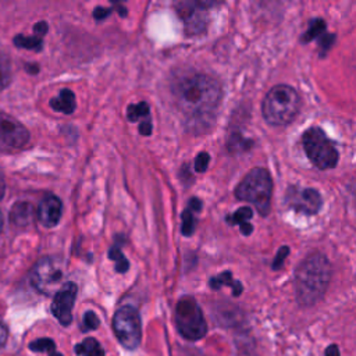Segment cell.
<instances>
[{
  "label": "cell",
  "instance_id": "19",
  "mask_svg": "<svg viewBox=\"0 0 356 356\" xmlns=\"http://www.w3.org/2000/svg\"><path fill=\"white\" fill-rule=\"evenodd\" d=\"M11 76H13L11 60L6 53L0 51V90L6 89L10 85Z\"/></svg>",
  "mask_w": 356,
  "mask_h": 356
},
{
  "label": "cell",
  "instance_id": "29",
  "mask_svg": "<svg viewBox=\"0 0 356 356\" xmlns=\"http://www.w3.org/2000/svg\"><path fill=\"white\" fill-rule=\"evenodd\" d=\"M288 254H289V248H288V246H281V248L278 249V252H277V256H275L274 261H273V268H274V270L280 268V267L282 266V261L285 260V257H286Z\"/></svg>",
  "mask_w": 356,
  "mask_h": 356
},
{
  "label": "cell",
  "instance_id": "6",
  "mask_svg": "<svg viewBox=\"0 0 356 356\" xmlns=\"http://www.w3.org/2000/svg\"><path fill=\"white\" fill-rule=\"evenodd\" d=\"M174 318L179 334L189 341H197L207 332V324L202 309L191 296H185L178 300Z\"/></svg>",
  "mask_w": 356,
  "mask_h": 356
},
{
  "label": "cell",
  "instance_id": "36",
  "mask_svg": "<svg viewBox=\"0 0 356 356\" xmlns=\"http://www.w3.org/2000/svg\"><path fill=\"white\" fill-rule=\"evenodd\" d=\"M49 356H63V355H61V353H58V352H56V350H54V352H51V353H50V355H49Z\"/></svg>",
  "mask_w": 356,
  "mask_h": 356
},
{
  "label": "cell",
  "instance_id": "12",
  "mask_svg": "<svg viewBox=\"0 0 356 356\" xmlns=\"http://www.w3.org/2000/svg\"><path fill=\"white\" fill-rule=\"evenodd\" d=\"M211 6L210 3H181L177 6L178 14L182 18V21L186 25V29L191 32H200L204 29L206 26V19L203 17V13L206 11V8Z\"/></svg>",
  "mask_w": 356,
  "mask_h": 356
},
{
  "label": "cell",
  "instance_id": "3",
  "mask_svg": "<svg viewBox=\"0 0 356 356\" xmlns=\"http://www.w3.org/2000/svg\"><path fill=\"white\" fill-rule=\"evenodd\" d=\"M300 108V97L289 85H275L264 96L261 113L264 120L277 127L291 124Z\"/></svg>",
  "mask_w": 356,
  "mask_h": 356
},
{
  "label": "cell",
  "instance_id": "8",
  "mask_svg": "<svg viewBox=\"0 0 356 356\" xmlns=\"http://www.w3.org/2000/svg\"><path fill=\"white\" fill-rule=\"evenodd\" d=\"M113 328L114 334L117 335L120 343L134 350L139 346L142 338V328H140V317L135 307L132 306H122L120 307L113 318Z\"/></svg>",
  "mask_w": 356,
  "mask_h": 356
},
{
  "label": "cell",
  "instance_id": "1",
  "mask_svg": "<svg viewBox=\"0 0 356 356\" xmlns=\"http://www.w3.org/2000/svg\"><path fill=\"white\" fill-rule=\"evenodd\" d=\"M177 110L192 129H204L213 121L222 97L220 82L202 72H182L171 81Z\"/></svg>",
  "mask_w": 356,
  "mask_h": 356
},
{
  "label": "cell",
  "instance_id": "21",
  "mask_svg": "<svg viewBox=\"0 0 356 356\" xmlns=\"http://www.w3.org/2000/svg\"><path fill=\"white\" fill-rule=\"evenodd\" d=\"M325 33V24L323 19H313L310 22V26L306 32V35L303 36V42H309L312 39H316L320 35Z\"/></svg>",
  "mask_w": 356,
  "mask_h": 356
},
{
  "label": "cell",
  "instance_id": "11",
  "mask_svg": "<svg viewBox=\"0 0 356 356\" xmlns=\"http://www.w3.org/2000/svg\"><path fill=\"white\" fill-rule=\"evenodd\" d=\"M78 288L74 282L68 281L56 292L51 302V313L63 325H70L72 321V307L76 298Z\"/></svg>",
  "mask_w": 356,
  "mask_h": 356
},
{
  "label": "cell",
  "instance_id": "23",
  "mask_svg": "<svg viewBox=\"0 0 356 356\" xmlns=\"http://www.w3.org/2000/svg\"><path fill=\"white\" fill-rule=\"evenodd\" d=\"M29 349L33 352H49L50 355L56 350V343L50 338H39L29 343Z\"/></svg>",
  "mask_w": 356,
  "mask_h": 356
},
{
  "label": "cell",
  "instance_id": "9",
  "mask_svg": "<svg viewBox=\"0 0 356 356\" xmlns=\"http://www.w3.org/2000/svg\"><path fill=\"white\" fill-rule=\"evenodd\" d=\"M29 142V131L14 117L0 111V152L14 153Z\"/></svg>",
  "mask_w": 356,
  "mask_h": 356
},
{
  "label": "cell",
  "instance_id": "4",
  "mask_svg": "<svg viewBox=\"0 0 356 356\" xmlns=\"http://www.w3.org/2000/svg\"><path fill=\"white\" fill-rule=\"evenodd\" d=\"M273 181L270 172L263 167L252 168L236 185L235 196L252 203L261 216H267L271 207Z\"/></svg>",
  "mask_w": 356,
  "mask_h": 356
},
{
  "label": "cell",
  "instance_id": "24",
  "mask_svg": "<svg viewBox=\"0 0 356 356\" xmlns=\"http://www.w3.org/2000/svg\"><path fill=\"white\" fill-rule=\"evenodd\" d=\"M108 254H110V259L115 261V270H117L118 273H125V271L129 268V263H128V260L124 257V254H122V252L120 250V248H117V246L111 248Z\"/></svg>",
  "mask_w": 356,
  "mask_h": 356
},
{
  "label": "cell",
  "instance_id": "33",
  "mask_svg": "<svg viewBox=\"0 0 356 356\" xmlns=\"http://www.w3.org/2000/svg\"><path fill=\"white\" fill-rule=\"evenodd\" d=\"M6 341H7V328L0 323V348L4 346Z\"/></svg>",
  "mask_w": 356,
  "mask_h": 356
},
{
  "label": "cell",
  "instance_id": "26",
  "mask_svg": "<svg viewBox=\"0 0 356 356\" xmlns=\"http://www.w3.org/2000/svg\"><path fill=\"white\" fill-rule=\"evenodd\" d=\"M99 318L93 312H86L83 314V324H82V330L83 331H90V330H96L99 327Z\"/></svg>",
  "mask_w": 356,
  "mask_h": 356
},
{
  "label": "cell",
  "instance_id": "2",
  "mask_svg": "<svg viewBox=\"0 0 356 356\" xmlns=\"http://www.w3.org/2000/svg\"><path fill=\"white\" fill-rule=\"evenodd\" d=\"M331 281V264L318 253L305 257L295 271V295L300 306H313L320 302Z\"/></svg>",
  "mask_w": 356,
  "mask_h": 356
},
{
  "label": "cell",
  "instance_id": "10",
  "mask_svg": "<svg viewBox=\"0 0 356 356\" xmlns=\"http://www.w3.org/2000/svg\"><path fill=\"white\" fill-rule=\"evenodd\" d=\"M285 203L292 210L312 216L320 210L323 199L320 192L314 188H302L292 185L286 189Z\"/></svg>",
  "mask_w": 356,
  "mask_h": 356
},
{
  "label": "cell",
  "instance_id": "37",
  "mask_svg": "<svg viewBox=\"0 0 356 356\" xmlns=\"http://www.w3.org/2000/svg\"><path fill=\"white\" fill-rule=\"evenodd\" d=\"M1 228H3V216L0 213V231H1Z\"/></svg>",
  "mask_w": 356,
  "mask_h": 356
},
{
  "label": "cell",
  "instance_id": "18",
  "mask_svg": "<svg viewBox=\"0 0 356 356\" xmlns=\"http://www.w3.org/2000/svg\"><path fill=\"white\" fill-rule=\"evenodd\" d=\"M75 352L82 356H104V350L99 341L95 338H86L81 343L75 345Z\"/></svg>",
  "mask_w": 356,
  "mask_h": 356
},
{
  "label": "cell",
  "instance_id": "13",
  "mask_svg": "<svg viewBox=\"0 0 356 356\" xmlns=\"http://www.w3.org/2000/svg\"><path fill=\"white\" fill-rule=\"evenodd\" d=\"M61 200L54 195H46L38 207V218L44 227H54L61 217Z\"/></svg>",
  "mask_w": 356,
  "mask_h": 356
},
{
  "label": "cell",
  "instance_id": "25",
  "mask_svg": "<svg viewBox=\"0 0 356 356\" xmlns=\"http://www.w3.org/2000/svg\"><path fill=\"white\" fill-rule=\"evenodd\" d=\"M195 225H196V220H195V216H193V211L191 209H186L184 213H182V234L189 236L193 229H195Z\"/></svg>",
  "mask_w": 356,
  "mask_h": 356
},
{
  "label": "cell",
  "instance_id": "27",
  "mask_svg": "<svg viewBox=\"0 0 356 356\" xmlns=\"http://www.w3.org/2000/svg\"><path fill=\"white\" fill-rule=\"evenodd\" d=\"M209 161H210V156H209L207 153H204V152L199 153L197 157L195 159V170H196L197 172L206 171V168H207V165H209Z\"/></svg>",
  "mask_w": 356,
  "mask_h": 356
},
{
  "label": "cell",
  "instance_id": "16",
  "mask_svg": "<svg viewBox=\"0 0 356 356\" xmlns=\"http://www.w3.org/2000/svg\"><path fill=\"white\" fill-rule=\"evenodd\" d=\"M252 217H253V211L250 207H241L232 216H228L227 221L232 225L238 224L241 227V231L243 235H250V232L253 231V227L249 222V220Z\"/></svg>",
  "mask_w": 356,
  "mask_h": 356
},
{
  "label": "cell",
  "instance_id": "31",
  "mask_svg": "<svg viewBox=\"0 0 356 356\" xmlns=\"http://www.w3.org/2000/svg\"><path fill=\"white\" fill-rule=\"evenodd\" d=\"M33 31H35V33H36V36H43L46 32H47V24L44 22V21H40V22H38L35 26H33Z\"/></svg>",
  "mask_w": 356,
  "mask_h": 356
},
{
  "label": "cell",
  "instance_id": "35",
  "mask_svg": "<svg viewBox=\"0 0 356 356\" xmlns=\"http://www.w3.org/2000/svg\"><path fill=\"white\" fill-rule=\"evenodd\" d=\"M4 191H6V185H4V181L0 178V199H1L3 195H4Z\"/></svg>",
  "mask_w": 356,
  "mask_h": 356
},
{
  "label": "cell",
  "instance_id": "34",
  "mask_svg": "<svg viewBox=\"0 0 356 356\" xmlns=\"http://www.w3.org/2000/svg\"><path fill=\"white\" fill-rule=\"evenodd\" d=\"M325 356H339V350L337 345H330L325 350Z\"/></svg>",
  "mask_w": 356,
  "mask_h": 356
},
{
  "label": "cell",
  "instance_id": "20",
  "mask_svg": "<svg viewBox=\"0 0 356 356\" xmlns=\"http://www.w3.org/2000/svg\"><path fill=\"white\" fill-rule=\"evenodd\" d=\"M14 43L17 47H22V49H29V50H40L42 47V38L39 36H22L18 35L17 38H14Z\"/></svg>",
  "mask_w": 356,
  "mask_h": 356
},
{
  "label": "cell",
  "instance_id": "22",
  "mask_svg": "<svg viewBox=\"0 0 356 356\" xmlns=\"http://www.w3.org/2000/svg\"><path fill=\"white\" fill-rule=\"evenodd\" d=\"M149 114V106L145 102H140L138 104L128 106L127 115L129 121H138L140 117H146Z\"/></svg>",
  "mask_w": 356,
  "mask_h": 356
},
{
  "label": "cell",
  "instance_id": "7",
  "mask_svg": "<svg viewBox=\"0 0 356 356\" xmlns=\"http://www.w3.org/2000/svg\"><path fill=\"white\" fill-rule=\"evenodd\" d=\"M64 277L63 261L56 257L40 259L31 270V284L32 286L44 295H51L63 286L61 280Z\"/></svg>",
  "mask_w": 356,
  "mask_h": 356
},
{
  "label": "cell",
  "instance_id": "14",
  "mask_svg": "<svg viewBox=\"0 0 356 356\" xmlns=\"http://www.w3.org/2000/svg\"><path fill=\"white\" fill-rule=\"evenodd\" d=\"M33 206L28 202H18L10 210V222L14 227H26L33 218Z\"/></svg>",
  "mask_w": 356,
  "mask_h": 356
},
{
  "label": "cell",
  "instance_id": "30",
  "mask_svg": "<svg viewBox=\"0 0 356 356\" xmlns=\"http://www.w3.org/2000/svg\"><path fill=\"white\" fill-rule=\"evenodd\" d=\"M110 8H103V7H97L95 11H93V17L96 18V19H103L104 17H107L108 14H110Z\"/></svg>",
  "mask_w": 356,
  "mask_h": 356
},
{
  "label": "cell",
  "instance_id": "28",
  "mask_svg": "<svg viewBox=\"0 0 356 356\" xmlns=\"http://www.w3.org/2000/svg\"><path fill=\"white\" fill-rule=\"evenodd\" d=\"M246 143V139H243V138H241L239 135H232V138H231V140L228 142V147H229V150L231 152H242V150H245L246 147L243 146Z\"/></svg>",
  "mask_w": 356,
  "mask_h": 356
},
{
  "label": "cell",
  "instance_id": "15",
  "mask_svg": "<svg viewBox=\"0 0 356 356\" xmlns=\"http://www.w3.org/2000/svg\"><path fill=\"white\" fill-rule=\"evenodd\" d=\"M50 107L64 114H71L75 110V96L70 89H63L56 97L50 100Z\"/></svg>",
  "mask_w": 356,
  "mask_h": 356
},
{
  "label": "cell",
  "instance_id": "5",
  "mask_svg": "<svg viewBox=\"0 0 356 356\" xmlns=\"http://www.w3.org/2000/svg\"><path fill=\"white\" fill-rule=\"evenodd\" d=\"M302 145L306 156L320 170L337 165L338 152L334 142L318 127L307 128L302 135Z\"/></svg>",
  "mask_w": 356,
  "mask_h": 356
},
{
  "label": "cell",
  "instance_id": "17",
  "mask_svg": "<svg viewBox=\"0 0 356 356\" xmlns=\"http://www.w3.org/2000/svg\"><path fill=\"white\" fill-rule=\"evenodd\" d=\"M224 285H228V286H231L232 288V293L235 295V296H238V295H241V292H242V284L239 282V281H235L234 278H232V274L229 273V271H224V273H221V274H218V275H216V277H213L211 280H210V286L213 288V289H220L221 286H224Z\"/></svg>",
  "mask_w": 356,
  "mask_h": 356
},
{
  "label": "cell",
  "instance_id": "32",
  "mask_svg": "<svg viewBox=\"0 0 356 356\" xmlns=\"http://www.w3.org/2000/svg\"><path fill=\"white\" fill-rule=\"evenodd\" d=\"M139 131H140V134H143V135H150V132H152V124H150V121L142 122V124L139 125Z\"/></svg>",
  "mask_w": 356,
  "mask_h": 356
}]
</instances>
